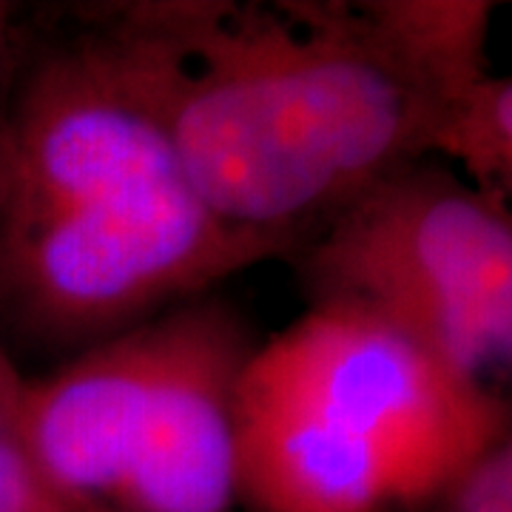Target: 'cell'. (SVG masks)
I'll use <instances>...</instances> for the list:
<instances>
[{
    "label": "cell",
    "mask_w": 512,
    "mask_h": 512,
    "mask_svg": "<svg viewBox=\"0 0 512 512\" xmlns=\"http://www.w3.org/2000/svg\"><path fill=\"white\" fill-rule=\"evenodd\" d=\"M185 180L282 262L373 185L444 154L490 77V3L131 0L92 6Z\"/></svg>",
    "instance_id": "obj_1"
},
{
    "label": "cell",
    "mask_w": 512,
    "mask_h": 512,
    "mask_svg": "<svg viewBox=\"0 0 512 512\" xmlns=\"http://www.w3.org/2000/svg\"><path fill=\"white\" fill-rule=\"evenodd\" d=\"M271 259L197 197L94 12L20 66L0 117V308L26 339L74 356Z\"/></svg>",
    "instance_id": "obj_2"
},
{
    "label": "cell",
    "mask_w": 512,
    "mask_h": 512,
    "mask_svg": "<svg viewBox=\"0 0 512 512\" xmlns=\"http://www.w3.org/2000/svg\"><path fill=\"white\" fill-rule=\"evenodd\" d=\"M512 407L370 313L308 305L237 390L239 510L399 512L439 498Z\"/></svg>",
    "instance_id": "obj_3"
},
{
    "label": "cell",
    "mask_w": 512,
    "mask_h": 512,
    "mask_svg": "<svg viewBox=\"0 0 512 512\" xmlns=\"http://www.w3.org/2000/svg\"><path fill=\"white\" fill-rule=\"evenodd\" d=\"M285 262L308 305L370 313L512 407V205L441 165L390 174Z\"/></svg>",
    "instance_id": "obj_4"
},
{
    "label": "cell",
    "mask_w": 512,
    "mask_h": 512,
    "mask_svg": "<svg viewBox=\"0 0 512 512\" xmlns=\"http://www.w3.org/2000/svg\"><path fill=\"white\" fill-rule=\"evenodd\" d=\"M256 339L211 293L154 316L111 512H237V390Z\"/></svg>",
    "instance_id": "obj_5"
},
{
    "label": "cell",
    "mask_w": 512,
    "mask_h": 512,
    "mask_svg": "<svg viewBox=\"0 0 512 512\" xmlns=\"http://www.w3.org/2000/svg\"><path fill=\"white\" fill-rule=\"evenodd\" d=\"M444 157H453L495 197L512 194V77L490 74L464 103L447 137Z\"/></svg>",
    "instance_id": "obj_6"
},
{
    "label": "cell",
    "mask_w": 512,
    "mask_h": 512,
    "mask_svg": "<svg viewBox=\"0 0 512 512\" xmlns=\"http://www.w3.org/2000/svg\"><path fill=\"white\" fill-rule=\"evenodd\" d=\"M439 512H512V427L441 495Z\"/></svg>",
    "instance_id": "obj_7"
},
{
    "label": "cell",
    "mask_w": 512,
    "mask_h": 512,
    "mask_svg": "<svg viewBox=\"0 0 512 512\" xmlns=\"http://www.w3.org/2000/svg\"><path fill=\"white\" fill-rule=\"evenodd\" d=\"M0 512H63L46 493L15 439V424L0 421Z\"/></svg>",
    "instance_id": "obj_8"
},
{
    "label": "cell",
    "mask_w": 512,
    "mask_h": 512,
    "mask_svg": "<svg viewBox=\"0 0 512 512\" xmlns=\"http://www.w3.org/2000/svg\"><path fill=\"white\" fill-rule=\"evenodd\" d=\"M23 384H26V379L9 362L6 350L0 348V421L3 424H15V413H18Z\"/></svg>",
    "instance_id": "obj_9"
},
{
    "label": "cell",
    "mask_w": 512,
    "mask_h": 512,
    "mask_svg": "<svg viewBox=\"0 0 512 512\" xmlns=\"http://www.w3.org/2000/svg\"><path fill=\"white\" fill-rule=\"evenodd\" d=\"M15 29L12 23L6 20L0 26V117H3V109H6V100H9V92L15 86V77L20 72L18 63V46H15Z\"/></svg>",
    "instance_id": "obj_10"
},
{
    "label": "cell",
    "mask_w": 512,
    "mask_h": 512,
    "mask_svg": "<svg viewBox=\"0 0 512 512\" xmlns=\"http://www.w3.org/2000/svg\"><path fill=\"white\" fill-rule=\"evenodd\" d=\"M6 20H12V12H9V6H0V26H3Z\"/></svg>",
    "instance_id": "obj_11"
}]
</instances>
